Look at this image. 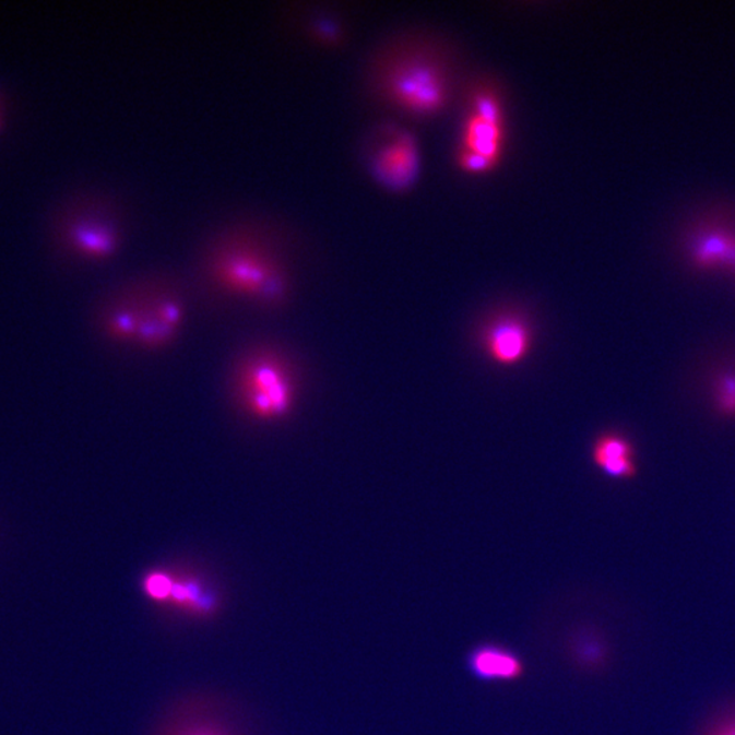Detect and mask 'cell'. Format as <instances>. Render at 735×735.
I'll list each match as a JSON object with an SVG mask.
<instances>
[{"instance_id": "cell-8", "label": "cell", "mask_w": 735, "mask_h": 735, "mask_svg": "<svg viewBox=\"0 0 735 735\" xmlns=\"http://www.w3.org/2000/svg\"><path fill=\"white\" fill-rule=\"evenodd\" d=\"M282 26L293 36L318 47L333 48L345 42L346 27L336 11L322 4L287 3L281 10Z\"/></svg>"}, {"instance_id": "cell-9", "label": "cell", "mask_w": 735, "mask_h": 735, "mask_svg": "<svg viewBox=\"0 0 735 735\" xmlns=\"http://www.w3.org/2000/svg\"><path fill=\"white\" fill-rule=\"evenodd\" d=\"M467 667L475 678L489 683L513 681L524 673V663L515 651L494 643L475 647L467 656Z\"/></svg>"}, {"instance_id": "cell-4", "label": "cell", "mask_w": 735, "mask_h": 735, "mask_svg": "<svg viewBox=\"0 0 735 735\" xmlns=\"http://www.w3.org/2000/svg\"><path fill=\"white\" fill-rule=\"evenodd\" d=\"M369 86L380 98L418 116L446 108L452 76L446 63L427 49H403L389 60L376 57L369 66Z\"/></svg>"}, {"instance_id": "cell-7", "label": "cell", "mask_w": 735, "mask_h": 735, "mask_svg": "<svg viewBox=\"0 0 735 735\" xmlns=\"http://www.w3.org/2000/svg\"><path fill=\"white\" fill-rule=\"evenodd\" d=\"M533 323L518 309H501L481 325L478 345L484 356L499 368L521 366L532 355Z\"/></svg>"}, {"instance_id": "cell-18", "label": "cell", "mask_w": 735, "mask_h": 735, "mask_svg": "<svg viewBox=\"0 0 735 735\" xmlns=\"http://www.w3.org/2000/svg\"><path fill=\"white\" fill-rule=\"evenodd\" d=\"M715 735H735V722L723 727L722 731L718 732Z\"/></svg>"}, {"instance_id": "cell-14", "label": "cell", "mask_w": 735, "mask_h": 735, "mask_svg": "<svg viewBox=\"0 0 735 735\" xmlns=\"http://www.w3.org/2000/svg\"><path fill=\"white\" fill-rule=\"evenodd\" d=\"M472 114L490 123L502 126V110L499 98L490 91L481 90L474 94Z\"/></svg>"}, {"instance_id": "cell-15", "label": "cell", "mask_w": 735, "mask_h": 735, "mask_svg": "<svg viewBox=\"0 0 735 735\" xmlns=\"http://www.w3.org/2000/svg\"><path fill=\"white\" fill-rule=\"evenodd\" d=\"M460 163L464 169L474 174L486 173V170L495 167V163H491L490 159L473 152L463 151V149L460 154Z\"/></svg>"}, {"instance_id": "cell-16", "label": "cell", "mask_w": 735, "mask_h": 735, "mask_svg": "<svg viewBox=\"0 0 735 735\" xmlns=\"http://www.w3.org/2000/svg\"><path fill=\"white\" fill-rule=\"evenodd\" d=\"M720 406L723 413L735 414V376L722 380L720 387Z\"/></svg>"}, {"instance_id": "cell-17", "label": "cell", "mask_w": 735, "mask_h": 735, "mask_svg": "<svg viewBox=\"0 0 735 735\" xmlns=\"http://www.w3.org/2000/svg\"><path fill=\"white\" fill-rule=\"evenodd\" d=\"M181 735H224V733H221L218 731H215V728L212 727H193L191 731H187L185 734Z\"/></svg>"}, {"instance_id": "cell-10", "label": "cell", "mask_w": 735, "mask_h": 735, "mask_svg": "<svg viewBox=\"0 0 735 735\" xmlns=\"http://www.w3.org/2000/svg\"><path fill=\"white\" fill-rule=\"evenodd\" d=\"M169 588L164 604H170L195 616L212 615L215 609V595L202 578L188 572L168 569Z\"/></svg>"}, {"instance_id": "cell-3", "label": "cell", "mask_w": 735, "mask_h": 735, "mask_svg": "<svg viewBox=\"0 0 735 735\" xmlns=\"http://www.w3.org/2000/svg\"><path fill=\"white\" fill-rule=\"evenodd\" d=\"M300 361L285 346L258 341L237 353L228 374V395L247 423L276 425L295 414L303 392Z\"/></svg>"}, {"instance_id": "cell-12", "label": "cell", "mask_w": 735, "mask_h": 735, "mask_svg": "<svg viewBox=\"0 0 735 735\" xmlns=\"http://www.w3.org/2000/svg\"><path fill=\"white\" fill-rule=\"evenodd\" d=\"M502 126L470 115L464 125L463 151L479 154L491 163L499 162L502 147Z\"/></svg>"}, {"instance_id": "cell-19", "label": "cell", "mask_w": 735, "mask_h": 735, "mask_svg": "<svg viewBox=\"0 0 735 735\" xmlns=\"http://www.w3.org/2000/svg\"><path fill=\"white\" fill-rule=\"evenodd\" d=\"M0 121H2V120H0Z\"/></svg>"}, {"instance_id": "cell-6", "label": "cell", "mask_w": 735, "mask_h": 735, "mask_svg": "<svg viewBox=\"0 0 735 735\" xmlns=\"http://www.w3.org/2000/svg\"><path fill=\"white\" fill-rule=\"evenodd\" d=\"M366 167L380 186L392 191L407 190L419 175L422 157L419 147L412 134L396 130H380L370 138L364 147Z\"/></svg>"}, {"instance_id": "cell-13", "label": "cell", "mask_w": 735, "mask_h": 735, "mask_svg": "<svg viewBox=\"0 0 735 735\" xmlns=\"http://www.w3.org/2000/svg\"><path fill=\"white\" fill-rule=\"evenodd\" d=\"M699 259L706 263H735V246L726 237L712 236L700 248Z\"/></svg>"}, {"instance_id": "cell-11", "label": "cell", "mask_w": 735, "mask_h": 735, "mask_svg": "<svg viewBox=\"0 0 735 735\" xmlns=\"http://www.w3.org/2000/svg\"><path fill=\"white\" fill-rule=\"evenodd\" d=\"M591 458L595 466L612 478H633L638 473L632 444L621 435H601L594 441Z\"/></svg>"}, {"instance_id": "cell-1", "label": "cell", "mask_w": 735, "mask_h": 735, "mask_svg": "<svg viewBox=\"0 0 735 735\" xmlns=\"http://www.w3.org/2000/svg\"><path fill=\"white\" fill-rule=\"evenodd\" d=\"M307 251L300 230L285 220L253 212L230 215L199 240L191 291L210 308L285 311Z\"/></svg>"}, {"instance_id": "cell-2", "label": "cell", "mask_w": 735, "mask_h": 735, "mask_svg": "<svg viewBox=\"0 0 735 735\" xmlns=\"http://www.w3.org/2000/svg\"><path fill=\"white\" fill-rule=\"evenodd\" d=\"M191 286L170 269L126 276L105 293L96 311L99 333L110 344L146 353L169 349L188 317Z\"/></svg>"}, {"instance_id": "cell-5", "label": "cell", "mask_w": 735, "mask_h": 735, "mask_svg": "<svg viewBox=\"0 0 735 735\" xmlns=\"http://www.w3.org/2000/svg\"><path fill=\"white\" fill-rule=\"evenodd\" d=\"M129 235V208L108 192H82L71 199L58 224L62 250L85 263L112 261Z\"/></svg>"}]
</instances>
